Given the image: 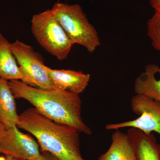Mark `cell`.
Here are the masks:
<instances>
[{"label":"cell","mask_w":160,"mask_h":160,"mask_svg":"<svg viewBox=\"0 0 160 160\" xmlns=\"http://www.w3.org/2000/svg\"><path fill=\"white\" fill-rule=\"evenodd\" d=\"M17 126L6 129L0 137L1 153L22 160H30L40 154L38 143L32 137L20 131Z\"/></svg>","instance_id":"cell-7"},{"label":"cell","mask_w":160,"mask_h":160,"mask_svg":"<svg viewBox=\"0 0 160 160\" xmlns=\"http://www.w3.org/2000/svg\"><path fill=\"white\" fill-rule=\"evenodd\" d=\"M19 67L12 52L11 43L0 33V78L9 80L22 79Z\"/></svg>","instance_id":"cell-13"},{"label":"cell","mask_w":160,"mask_h":160,"mask_svg":"<svg viewBox=\"0 0 160 160\" xmlns=\"http://www.w3.org/2000/svg\"><path fill=\"white\" fill-rule=\"evenodd\" d=\"M53 89L67 91L79 95L87 88L90 75L82 71L54 69L46 66Z\"/></svg>","instance_id":"cell-8"},{"label":"cell","mask_w":160,"mask_h":160,"mask_svg":"<svg viewBox=\"0 0 160 160\" xmlns=\"http://www.w3.org/2000/svg\"><path fill=\"white\" fill-rule=\"evenodd\" d=\"M158 73H159V74L160 75V67H159V68L158 72Z\"/></svg>","instance_id":"cell-20"},{"label":"cell","mask_w":160,"mask_h":160,"mask_svg":"<svg viewBox=\"0 0 160 160\" xmlns=\"http://www.w3.org/2000/svg\"><path fill=\"white\" fill-rule=\"evenodd\" d=\"M8 82L15 99L26 100L46 117L71 126L80 133L92 134L91 129L82 118V101L79 95L67 91L39 89L20 80Z\"/></svg>","instance_id":"cell-1"},{"label":"cell","mask_w":160,"mask_h":160,"mask_svg":"<svg viewBox=\"0 0 160 160\" xmlns=\"http://www.w3.org/2000/svg\"><path fill=\"white\" fill-rule=\"evenodd\" d=\"M0 153H1V149H0Z\"/></svg>","instance_id":"cell-21"},{"label":"cell","mask_w":160,"mask_h":160,"mask_svg":"<svg viewBox=\"0 0 160 160\" xmlns=\"http://www.w3.org/2000/svg\"><path fill=\"white\" fill-rule=\"evenodd\" d=\"M147 34L152 47L160 52V12H155L147 22Z\"/></svg>","instance_id":"cell-14"},{"label":"cell","mask_w":160,"mask_h":160,"mask_svg":"<svg viewBox=\"0 0 160 160\" xmlns=\"http://www.w3.org/2000/svg\"><path fill=\"white\" fill-rule=\"evenodd\" d=\"M51 10L58 22L74 44L92 53L101 45L96 29L89 22L79 4L56 3Z\"/></svg>","instance_id":"cell-3"},{"label":"cell","mask_w":160,"mask_h":160,"mask_svg":"<svg viewBox=\"0 0 160 160\" xmlns=\"http://www.w3.org/2000/svg\"><path fill=\"white\" fill-rule=\"evenodd\" d=\"M30 160H60L53 154L47 151L41 150V152L36 157Z\"/></svg>","instance_id":"cell-15"},{"label":"cell","mask_w":160,"mask_h":160,"mask_svg":"<svg viewBox=\"0 0 160 160\" xmlns=\"http://www.w3.org/2000/svg\"><path fill=\"white\" fill-rule=\"evenodd\" d=\"M17 126L34 136L41 150L49 152L60 160H86L80 150L79 131L50 119L34 107L19 115Z\"/></svg>","instance_id":"cell-2"},{"label":"cell","mask_w":160,"mask_h":160,"mask_svg":"<svg viewBox=\"0 0 160 160\" xmlns=\"http://www.w3.org/2000/svg\"><path fill=\"white\" fill-rule=\"evenodd\" d=\"M18 117L9 82L0 78V122L7 129L17 126Z\"/></svg>","instance_id":"cell-12"},{"label":"cell","mask_w":160,"mask_h":160,"mask_svg":"<svg viewBox=\"0 0 160 160\" xmlns=\"http://www.w3.org/2000/svg\"><path fill=\"white\" fill-rule=\"evenodd\" d=\"M11 47L22 73V82L39 89H53L40 53L32 46L18 40L11 43Z\"/></svg>","instance_id":"cell-5"},{"label":"cell","mask_w":160,"mask_h":160,"mask_svg":"<svg viewBox=\"0 0 160 160\" xmlns=\"http://www.w3.org/2000/svg\"><path fill=\"white\" fill-rule=\"evenodd\" d=\"M0 160H8L7 158L4 157L3 156H0Z\"/></svg>","instance_id":"cell-19"},{"label":"cell","mask_w":160,"mask_h":160,"mask_svg":"<svg viewBox=\"0 0 160 160\" xmlns=\"http://www.w3.org/2000/svg\"><path fill=\"white\" fill-rule=\"evenodd\" d=\"M151 7L155 12H160V0H149Z\"/></svg>","instance_id":"cell-16"},{"label":"cell","mask_w":160,"mask_h":160,"mask_svg":"<svg viewBox=\"0 0 160 160\" xmlns=\"http://www.w3.org/2000/svg\"><path fill=\"white\" fill-rule=\"evenodd\" d=\"M126 133L138 160H160V145L152 133L147 134L134 128H129Z\"/></svg>","instance_id":"cell-9"},{"label":"cell","mask_w":160,"mask_h":160,"mask_svg":"<svg viewBox=\"0 0 160 160\" xmlns=\"http://www.w3.org/2000/svg\"><path fill=\"white\" fill-rule=\"evenodd\" d=\"M6 131V128H5V126H3L2 123L0 122V137L5 133Z\"/></svg>","instance_id":"cell-17"},{"label":"cell","mask_w":160,"mask_h":160,"mask_svg":"<svg viewBox=\"0 0 160 160\" xmlns=\"http://www.w3.org/2000/svg\"><path fill=\"white\" fill-rule=\"evenodd\" d=\"M6 158H7V159L8 160H22L14 158L11 157H6Z\"/></svg>","instance_id":"cell-18"},{"label":"cell","mask_w":160,"mask_h":160,"mask_svg":"<svg viewBox=\"0 0 160 160\" xmlns=\"http://www.w3.org/2000/svg\"><path fill=\"white\" fill-rule=\"evenodd\" d=\"M132 111L139 117L134 120L107 124L105 129L115 130L122 128H134L147 134L152 132L160 135V102L141 94H136L130 101Z\"/></svg>","instance_id":"cell-6"},{"label":"cell","mask_w":160,"mask_h":160,"mask_svg":"<svg viewBox=\"0 0 160 160\" xmlns=\"http://www.w3.org/2000/svg\"><path fill=\"white\" fill-rule=\"evenodd\" d=\"M111 140L109 149L100 155L98 160H138L127 133L115 130L112 134Z\"/></svg>","instance_id":"cell-10"},{"label":"cell","mask_w":160,"mask_h":160,"mask_svg":"<svg viewBox=\"0 0 160 160\" xmlns=\"http://www.w3.org/2000/svg\"><path fill=\"white\" fill-rule=\"evenodd\" d=\"M31 29L38 43L46 51L60 61L67 58L74 44L51 9L34 15Z\"/></svg>","instance_id":"cell-4"},{"label":"cell","mask_w":160,"mask_h":160,"mask_svg":"<svg viewBox=\"0 0 160 160\" xmlns=\"http://www.w3.org/2000/svg\"><path fill=\"white\" fill-rule=\"evenodd\" d=\"M159 68L154 64H149L145 67V71L135 80L136 94L143 95L160 102V79L157 80L155 77Z\"/></svg>","instance_id":"cell-11"}]
</instances>
